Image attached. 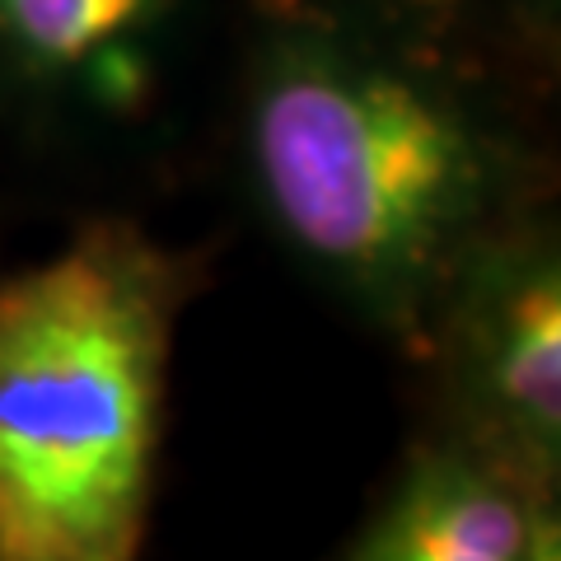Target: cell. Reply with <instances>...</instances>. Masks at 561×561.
Wrapping results in <instances>:
<instances>
[{
    "label": "cell",
    "instance_id": "1",
    "mask_svg": "<svg viewBox=\"0 0 561 561\" xmlns=\"http://www.w3.org/2000/svg\"><path fill=\"white\" fill-rule=\"evenodd\" d=\"M239 169L280 253L408 356L463 262L538 206L529 154L478 99L328 24L253 51Z\"/></svg>",
    "mask_w": 561,
    "mask_h": 561
},
{
    "label": "cell",
    "instance_id": "2",
    "mask_svg": "<svg viewBox=\"0 0 561 561\" xmlns=\"http://www.w3.org/2000/svg\"><path fill=\"white\" fill-rule=\"evenodd\" d=\"M192 290L127 216L0 272V561H140Z\"/></svg>",
    "mask_w": 561,
    "mask_h": 561
},
{
    "label": "cell",
    "instance_id": "3",
    "mask_svg": "<svg viewBox=\"0 0 561 561\" xmlns=\"http://www.w3.org/2000/svg\"><path fill=\"white\" fill-rule=\"evenodd\" d=\"M416 360L440 389V426L561 491V239L538 206L459 267Z\"/></svg>",
    "mask_w": 561,
    "mask_h": 561
},
{
    "label": "cell",
    "instance_id": "4",
    "mask_svg": "<svg viewBox=\"0 0 561 561\" xmlns=\"http://www.w3.org/2000/svg\"><path fill=\"white\" fill-rule=\"evenodd\" d=\"M542 491L459 431L435 426L402 449L389 486L365 511L337 561H524Z\"/></svg>",
    "mask_w": 561,
    "mask_h": 561
},
{
    "label": "cell",
    "instance_id": "5",
    "mask_svg": "<svg viewBox=\"0 0 561 561\" xmlns=\"http://www.w3.org/2000/svg\"><path fill=\"white\" fill-rule=\"evenodd\" d=\"M169 14L173 0H0V76L47 108L131 113Z\"/></svg>",
    "mask_w": 561,
    "mask_h": 561
},
{
    "label": "cell",
    "instance_id": "6",
    "mask_svg": "<svg viewBox=\"0 0 561 561\" xmlns=\"http://www.w3.org/2000/svg\"><path fill=\"white\" fill-rule=\"evenodd\" d=\"M524 561H561V501L542 505V515L534 524V538H529V552Z\"/></svg>",
    "mask_w": 561,
    "mask_h": 561
},
{
    "label": "cell",
    "instance_id": "7",
    "mask_svg": "<svg viewBox=\"0 0 561 561\" xmlns=\"http://www.w3.org/2000/svg\"><path fill=\"white\" fill-rule=\"evenodd\" d=\"M412 5H435V0H412Z\"/></svg>",
    "mask_w": 561,
    "mask_h": 561
}]
</instances>
